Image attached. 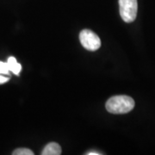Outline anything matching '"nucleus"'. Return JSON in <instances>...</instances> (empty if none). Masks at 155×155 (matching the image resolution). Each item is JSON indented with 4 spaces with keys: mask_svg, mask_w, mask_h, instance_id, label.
I'll list each match as a JSON object with an SVG mask.
<instances>
[{
    "mask_svg": "<svg viewBox=\"0 0 155 155\" xmlns=\"http://www.w3.org/2000/svg\"><path fill=\"white\" fill-rule=\"evenodd\" d=\"M105 107L106 110L112 114H126L134 109V101L126 95L114 96L107 101Z\"/></svg>",
    "mask_w": 155,
    "mask_h": 155,
    "instance_id": "1",
    "label": "nucleus"
},
{
    "mask_svg": "<svg viewBox=\"0 0 155 155\" xmlns=\"http://www.w3.org/2000/svg\"><path fill=\"white\" fill-rule=\"evenodd\" d=\"M119 11L124 22H134L138 11L137 0H119Z\"/></svg>",
    "mask_w": 155,
    "mask_h": 155,
    "instance_id": "2",
    "label": "nucleus"
},
{
    "mask_svg": "<svg viewBox=\"0 0 155 155\" xmlns=\"http://www.w3.org/2000/svg\"><path fill=\"white\" fill-rule=\"evenodd\" d=\"M80 42L85 49L89 51H96L101 46V41L98 35L90 29H84L79 35Z\"/></svg>",
    "mask_w": 155,
    "mask_h": 155,
    "instance_id": "3",
    "label": "nucleus"
},
{
    "mask_svg": "<svg viewBox=\"0 0 155 155\" xmlns=\"http://www.w3.org/2000/svg\"><path fill=\"white\" fill-rule=\"evenodd\" d=\"M42 155H60L61 154V147L60 145L55 142H51L46 145L42 152Z\"/></svg>",
    "mask_w": 155,
    "mask_h": 155,
    "instance_id": "4",
    "label": "nucleus"
},
{
    "mask_svg": "<svg viewBox=\"0 0 155 155\" xmlns=\"http://www.w3.org/2000/svg\"><path fill=\"white\" fill-rule=\"evenodd\" d=\"M7 63H8V67H9V69H10V72H12L16 75H18L20 73L21 70H22V66L17 62L15 57H13V56L9 57Z\"/></svg>",
    "mask_w": 155,
    "mask_h": 155,
    "instance_id": "5",
    "label": "nucleus"
},
{
    "mask_svg": "<svg viewBox=\"0 0 155 155\" xmlns=\"http://www.w3.org/2000/svg\"><path fill=\"white\" fill-rule=\"evenodd\" d=\"M13 155H33L34 153L28 148H18L16 149L13 153Z\"/></svg>",
    "mask_w": 155,
    "mask_h": 155,
    "instance_id": "6",
    "label": "nucleus"
},
{
    "mask_svg": "<svg viewBox=\"0 0 155 155\" xmlns=\"http://www.w3.org/2000/svg\"><path fill=\"white\" fill-rule=\"evenodd\" d=\"M10 69L7 62L0 61V74H9Z\"/></svg>",
    "mask_w": 155,
    "mask_h": 155,
    "instance_id": "7",
    "label": "nucleus"
},
{
    "mask_svg": "<svg viewBox=\"0 0 155 155\" xmlns=\"http://www.w3.org/2000/svg\"><path fill=\"white\" fill-rule=\"evenodd\" d=\"M9 79H10V78L5 77L3 75H0V84L6 83L7 81H9Z\"/></svg>",
    "mask_w": 155,
    "mask_h": 155,
    "instance_id": "8",
    "label": "nucleus"
},
{
    "mask_svg": "<svg viewBox=\"0 0 155 155\" xmlns=\"http://www.w3.org/2000/svg\"><path fill=\"white\" fill-rule=\"evenodd\" d=\"M86 154L87 155H99V154H101V153H97V152H94V151H93V152H89V153H87Z\"/></svg>",
    "mask_w": 155,
    "mask_h": 155,
    "instance_id": "9",
    "label": "nucleus"
}]
</instances>
